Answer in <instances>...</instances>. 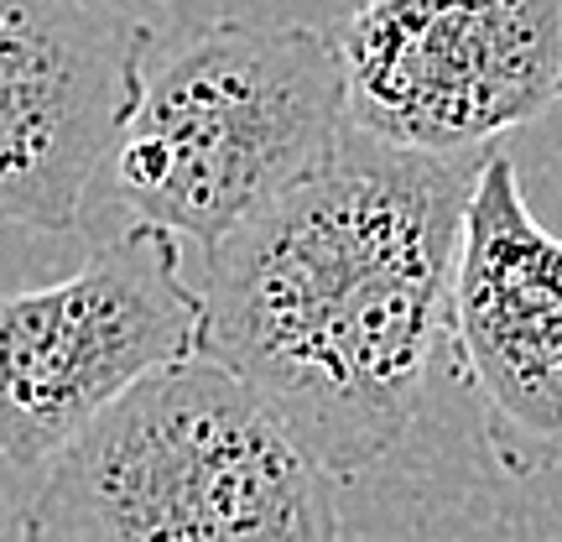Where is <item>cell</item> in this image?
Listing matches in <instances>:
<instances>
[{"label":"cell","mask_w":562,"mask_h":542,"mask_svg":"<svg viewBox=\"0 0 562 542\" xmlns=\"http://www.w3.org/2000/svg\"><path fill=\"white\" fill-rule=\"evenodd\" d=\"M151 42L115 0H0V220L79 230Z\"/></svg>","instance_id":"7"},{"label":"cell","mask_w":562,"mask_h":542,"mask_svg":"<svg viewBox=\"0 0 562 542\" xmlns=\"http://www.w3.org/2000/svg\"><path fill=\"white\" fill-rule=\"evenodd\" d=\"M344 136L349 89L323 26L203 21L172 47L151 42L89 209L110 224H161L209 251L328 167Z\"/></svg>","instance_id":"3"},{"label":"cell","mask_w":562,"mask_h":542,"mask_svg":"<svg viewBox=\"0 0 562 542\" xmlns=\"http://www.w3.org/2000/svg\"><path fill=\"white\" fill-rule=\"evenodd\" d=\"M349 125L484 152L562 104V0H364L328 26Z\"/></svg>","instance_id":"5"},{"label":"cell","mask_w":562,"mask_h":542,"mask_svg":"<svg viewBox=\"0 0 562 542\" xmlns=\"http://www.w3.org/2000/svg\"><path fill=\"white\" fill-rule=\"evenodd\" d=\"M484 152H412L349 125L328 167L209 245L199 350L339 485L417 422Z\"/></svg>","instance_id":"1"},{"label":"cell","mask_w":562,"mask_h":542,"mask_svg":"<svg viewBox=\"0 0 562 542\" xmlns=\"http://www.w3.org/2000/svg\"><path fill=\"white\" fill-rule=\"evenodd\" d=\"M442 350L480 407L490 460L516 480L562 469V241L501 146L463 209Z\"/></svg>","instance_id":"6"},{"label":"cell","mask_w":562,"mask_h":542,"mask_svg":"<svg viewBox=\"0 0 562 542\" xmlns=\"http://www.w3.org/2000/svg\"><path fill=\"white\" fill-rule=\"evenodd\" d=\"M26 538L328 542L339 480L214 355L140 376L79 428L16 522Z\"/></svg>","instance_id":"2"},{"label":"cell","mask_w":562,"mask_h":542,"mask_svg":"<svg viewBox=\"0 0 562 542\" xmlns=\"http://www.w3.org/2000/svg\"><path fill=\"white\" fill-rule=\"evenodd\" d=\"M203 292L182 277V235L110 224L63 281L0 292V460L42 469L140 376L199 355Z\"/></svg>","instance_id":"4"}]
</instances>
